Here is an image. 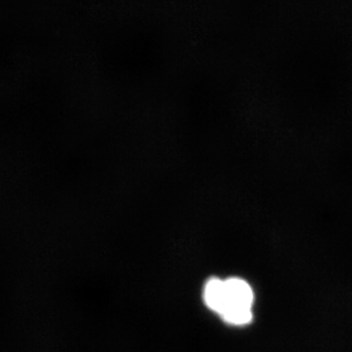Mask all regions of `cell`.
Here are the masks:
<instances>
[{
	"label": "cell",
	"instance_id": "1",
	"mask_svg": "<svg viewBox=\"0 0 352 352\" xmlns=\"http://www.w3.org/2000/svg\"><path fill=\"white\" fill-rule=\"evenodd\" d=\"M203 301L230 325L244 326L252 320L254 292L244 279H209L203 287Z\"/></svg>",
	"mask_w": 352,
	"mask_h": 352
}]
</instances>
